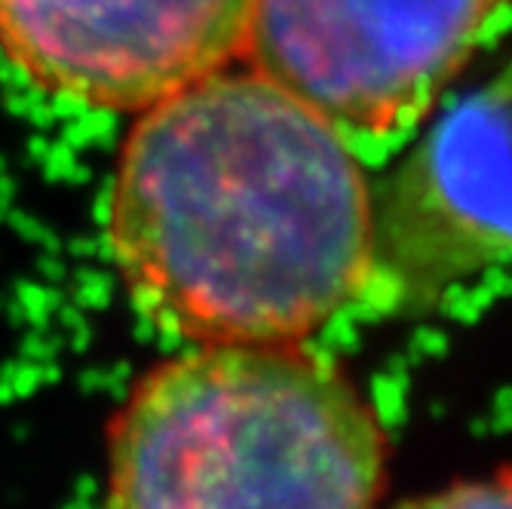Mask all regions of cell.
Masks as SVG:
<instances>
[{
	"label": "cell",
	"mask_w": 512,
	"mask_h": 509,
	"mask_svg": "<svg viewBox=\"0 0 512 509\" xmlns=\"http://www.w3.org/2000/svg\"><path fill=\"white\" fill-rule=\"evenodd\" d=\"M120 283L181 344H307L365 301L375 188L286 86L221 68L142 111L108 215Z\"/></svg>",
	"instance_id": "6da1fadb"
},
{
	"label": "cell",
	"mask_w": 512,
	"mask_h": 509,
	"mask_svg": "<svg viewBox=\"0 0 512 509\" xmlns=\"http://www.w3.org/2000/svg\"><path fill=\"white\" fill-rule=\"evenodd\" d=\"M252 0H0V46L40 86L145 111L246 53Z\"/></svg>",
	"instance_id": "5b68a950"
},
{
	"label": "cell",
	"mask_w": 512,
	"mask_h": 509,
	"mask_svg": "<svg viewBox=\"0 0 512 509\" xmlns=\"http://www.w3.org/2000/svg\"><path fill=\"white\" fill-rule=\"evenodd\" d=\"M108 509H378L390 436L307 344H184L142 368L102 436Z\"/></svg>",
	"instance_id": "7a4b0ae2"
},
{
	"label": "cell",
	"mask_w": 512,
	"mask_h": 509,
	"mask_svg": "<svg viewBox=\"0 0 512 509\" xmlns=\"http://www.w3.org/2000/svg\"><path fill=\"white\" fill-rule=\"evenodd\" d=\"M375 188L371 295L424 307L512 261V56L424 120Z\"/></svg>",
	"instance_id": "277c9868"
},
{
	"label": "cell",
	"mask_w": 512,
	"mask_h": 509,
	"mask_svg": "<svg viewBox=\"0 0 512 509\" xmlns=\"http://www.w3.org/2000/svg\"><path fill=\"white\" fill-rule=\"evenodd\" d=\"M393 509H512V464L479 479H457L427 494H414Z\"/></svg>",
	"instance_id": "8992f818"
},
{
	"label": "cell",
	"mask_w": 512,
	"mask_h": 509,
	"mask_svg": "<svg viewBox=\"0 0 512 509\" xmlns=\"http://www.w3.org/2000/svg\"><path fill=\"white\" fill-rule=\"evenodd\" d=\"M509 0H252L246 56L359 151L421 126Z\"/></svg>",
	"instance_id": "3957f363"
}]
</instances>
